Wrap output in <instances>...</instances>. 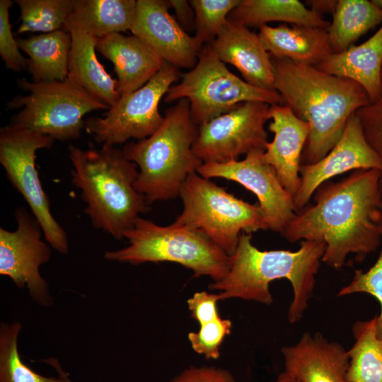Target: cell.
Returning <instances> with one entry per match:
<instances>
[{
  "label": "cell",
  "instance_id": "obj_1",
  "mask_svg": "<svg viewBox=\"0 0 382 382\" xmlns=\"http://www.w3.org/2000/svg\"><path fill=\"white\" fill-rule=\"evenodd\" d=\"M314 203L301 209L281 233L286 241L325 243L322 261L339 269L350 254L361 261L382 240L381 170H355L342 180L323 183Z\"/></svg>",
  "mask_w": 382,
  "mask_h": 382
},
{
  "label": "cell",
  "instance_id": "obj_2",
  "mask_svg": "<svg viewBox=\"0 0 382 382\" xmlns=\"http://www.w3.org/2000/svg\"><path fill=\"white\" fill-rule=\"evenodd\" d=\"M274 88L311 131L301 164L323 158L340 139L350 116L371 101L364 88L349 79L308 64L271 56Z\"/></svg>",
  "mask_w": 382,
  "mask_h": 382
},
{
  "label": "cell",
  "instance_id": "obj_3",
  "mask_svg": "<svg viewBox=\"0 0 382 382\" xmlns=\"http://www.w3.org/2000/svg\"><path fill=\"white\" fill-rule=\"evenodd\" d=\"M251 238V234H241L227 274L211 283L209 289L219 291L220 301L236 298L270 306L273 302L270 284L286 279L294 293L288 320L296 323L303 317L313 294L325 243L301 241L299 249L294 252L260 250L252 244Z\"/></svg>",
  "mask_w": 382,
  "mask_h": 382
},
{
  "label": "cell",
  "instance_id": "obj_4",
  "mask_svg": "<svg viewBox=\"0 0 382 382\" xmlns=\"http://www.w3.org/2000/svg\"><path fill=\"white\" fill-rule=\"evenodd\" d=\"M68 151L73 166L71 183L81 191L93 227L116 240L124 239L139 215L149 210L146 199L134 187L137 166L122 149L110 144L88 149L70 145Z\"/></svg>",
  "mask_w": 382,
  "mask_h": 382
},
{
  "label": "cell",
  "instance_id": "obj_5",
  "mask_svg": "<svg viewBox=\"0 0 382 382\" xmlns=\"http://www.w3.org/2000/svg\"><path fill=\"white\" fill-rule=\"evenodd\" d=\"M197 132L190 102L181 99L165 111L152 135L123 146L127 158L138 167L134 187L149 204L178 197L187 178L203 164L192 149Z\"/></svg>",
  "mask_w": 382,
  "mask_h": 382
},
{
  "label": "cell",
  "instance_id": "obj_6",
  "mask_svg": "<svg viewBox=\"0 0 382 382\" xmlns=\"http://www.w3.org/2000/svg\"><path fill=\"white\" fill-rule=\"evenodd\" d=\"M129 245L105 251L104 257L131 265L172 262L193 272V277L208 276L214 282L228 273L231 256L201 232L174 223L159 226L139 217L125 233Z\"/></svg>",
  "mask_w": 382,
  "mask_h": 382
},
{
  "label": "cell",
  "instance_id": "obj_7",
  "mask_svg": "<svg viewBox=\"0 0 382 382\" xmlns=\"http://www.w3.org/2000/svg\"><path fill=\"white\" fill-rule=\"evenodd\" d=\"M178 196L183 208L173 223L201 232L230 256L242 233L268 229L259 206L236 197L197 173L187 178Z\"/></svg>",
  "mask_w": 382,
  "mask_h": 382
},
{
  "label": "cell",
  "instance_id": "obj_8",
  "mask_svg": "<svg viewBox=\"0 0 382 382\" xmlns=\"http://www.w3.org/2000/svg\"><path fill=\"white\" fill-rule=\"evenodd\" d=\"M18 95L7 103L9 110H21L13 123L62 141L79 139L85 127L83 117L96 110H107V105L66 78L63 81H29L20 79Z\"/></svg>",
  "mask_w": 382,
  "mask_h": 382
},
{
  "label": "cell",
  "instance_id": "obj_9",
  "mask_svg": "<svg viewBox=\"0 0 382 382\" xmlns=\"http://www.w3.org/2000/svg\"><path fill=\"white\" fill-rule=\"evenodd\" d=\"M181 76L180 82L169 88L164 101L188 100L191 117L197 126L245 102L285 105L276 90L255 87L230 71L209 44L202 47L196 65Z\"/></svg>",
  "mask_w": 382,
  "mask_h": 382
},
{
  "label": "cell",
  "instance_id": "obj_10",
  "mask_svg": "<svg viewBox=\"0 0 382 382\" xmlns=\"http://www.w3.org/2000/svg\"><path fill=\"white\" fill-rule=\"evenodd\" d=\"M54 141L11 122L0 129V163L12 186L28 203L46 241L57 252L67 254L66 233L52 214L49 198L35 167L36 152L52 147Z\"/></svg>",
  "mask_w": 382,
  "mask_h": 382
},
{
  "label": "cell",
  "instance_id": "obj_11",
  "mask_svg": "<svg viewBox=\"0 0 382 382\" xmlns=\"http://www.w3.org/2000/svg\"><path fill=\"white\" fill-rule=\"evenodd\" d=\"M179 77L178 69L165 62L144 86L121 96L103 117L86 119L84 129L96 142L112 146L130 139L140 141L150 137L163 120L158 111L159 103Z\"/></svg>",
  "mask_w": 382,
  "mask_h": 382
},
{
  "label": "cell",
  "instance_id": "obj_12",
  "mask_svg": "<svg viewBox=\"0 0 382 382\" xmlns=\"http://www.w3.org/2000/svg\"><path fill=\"white\" fill-rule=\"evenodd\" d=\"M270 106L263 102H245L198 126L195 154L203 163H224L253 151H265Z\"/></svg>",
  "mask_w": 382,
  "mask_h": 382
},
{
  "label": "cell",
  "instance_id": "obj_13",
  "mask_svg": "<svg viewBox=\"0 0 382 382\" xmlns=\"http://www.w3.org/2000/svg\"><path fill=\"white\" fill-rule=\"evenodd\" d=\"M14 216L16 230L0 228V274L10 277L20 289L26 286L39 305L50 306L53 300L40 267L50 260L51 245L42 240V228L32 213L21 207Z\"/></svg>",
  "mask_w": 382,
  "mask_h": 382
},
{
  "label": "cell",
  "instance_id": "obj_14",
  "mask_svg": "<svg viewBox=\"0 0 382 382\" xmlns=\"http://www.w3.org/2000/svg\"><path fill=\"white\" fill-rule=\"evenodd\" d=\"M264 151H251L241 161L203 163L197 173L208 179L233 180L251 191L258 199L267 228L281 234L295 216L297 208L274 168L264 161Z\"/></svg>",
  "mask_w": 382,
  "mask_h": 382
},
{
  "label": "cell",
  "instance_id": "obj_15",
  "mask_svg": "<svg viewBox=\"0 0 382 382\" xmlns=\"http://www.w3.org/2000/svg\"><path fill=\"white\" fill-rule=\"evenodd\" d=\"M169 0H138L130 30L164 62L176 68H193L202 48L168 10Z\"/></svg>",
  "mask_w": 382,
  "mask_h": 382
},
{
  "label": "cell",
  "instance_id": "obj_16",
  "mask_svg": "<svg viewBox=\"0 0 382 382\" xmlns=\"http://www.w3.org/2000/svg\"><path fill=\"white\" fill-rule=\"evenodd\" d=\"M381 170V161L366 141L355 113L348 119L340 139L320 161L301 164V185L294 199L297 212L309 203L315 191L332 178L352 170Z\"/></svg>",
  "mask_w": 382,
  "mask_h": 382
},
{
  "label": "cell",
  "instance_id": "obj_17",
  "mask_svg": "<svg viewBox=\"0 0 382 382\" xmlns=\"http://www.w3.org/2000/svg\"><path fill=\"white\" fill-rule=\"evenodd\" d=\"M268 129L274 134L262 154L265 162L276 171L282 185L294 199L301 185L299 168L301 154L311 126L298 118L287 105H270Z\"/></svg>",
  "mask_w": 382,
  "mask_h": 382
},
{
  "label": "cell",
  "instance_id": "obj_18",
  "mask_svg": "<svg viewBox=\"0 0 382 382\" xmlns=\"http://www.w3.org/2000/svg\"><path fill=\"white\" fill-rule=\"evenodd\" d=\"M281 352L284 371L299 382H347V351L319 332H304L298 342Z\"/></svg>",
  "mask_w": 382,
  "mask_h": 382
},
{
  "label": "cell",
  "instance_id": "obj_19",
  "mask_svg": "<svg viewBox=\"0 0 382 382\" xmlns=\"http://www.w3.org/2000/svg\"><path fill=\"white\" fill-rule=\"evenodd\" d=\"M209 45L216 56L224 64L235 66L248 83L261 89L274 90L270 54L258 34L248 27L228 20Z\"/></svg>",
  "mask_w": 382,
  "mask_h": 382
},
{
  "label": "cell",
  "instance_id": "obj_20",
  "mask_svg": "<svg viewBox=\"0 0 382 382\" xmlns=\"http://www.w3.org/2000/svg\"><path fill=\"white\" fill-rule=\"evenodd\" d=\"M96 51L113 64L120 96L144 86L165 63L134 35L112 33L99 38Z\"/></svg>",
  "mask_w": 382,
  "mask_h": 382
},
{
  "label": "cell",
  "instance_id": "obj_21",
  "mask_svg": "<svg viewBox=\"0 0 382 382\" xmlns=\"http://www.w3.org/2000/svg\"><path fill=\"white\" fill-rule=\"evenodd\" d=\"M64 29L71 37L67 78L98 101L110 108L114 105L120 98L118 82L106 71L96 57L99 38L69 24L64 25Z\"/></svg>",
  "mask_w": 382,
  "mask_h": 382
},
{
  "label": "cell",
  "instance_id": "obj_22",
  "mask_svg": "<svg viewBox=\"0 0 382 382\" xmlns=\"http://www.w3.org/2000/svg\"><path fill=\"white\" fill-rule=\"evenodd\" d=\"M259 29L262 45L276 58L316 66L332 53L325 29L286 23L264 25Z\"/></svg>",
  "mask_w": 382,
  "mask_h": 382
},
{
  "label": "cell",
  "instance_id": "obj_23",
  "mask_svg": "<svg viewBox=\"0 0 382 382\" xmlns=\"http://www.w3.org/2000/svg\"><path fill=\"white\" fill-rule=\"evenodd\" d=\"M381 66L382 25L363 43L352 45L340 53H332L316 67L327 74L357 82L373 103L382 93Z\"/></svg>",
  "mask_w": 382,
  "mask_h": 382
},
{
  "label": "cell",
  "instance_id": "obj_24",
  "mask_svg": "<svg viewBox=\"0 0 382 382\" xmlns=\"http://www.w3.org/2000/svg\"><path fill=\"white\" fill-rule=\"evenodd\" d=\"M16 40L19 49L28 56V69L33 81H63L67 78L71 47L69 31L61 29Z\"/></svg>",
  "mask_w": 382,
  "mask_h": 382
},
{
  "label": "cell",
  "instance_id": "obj_25",
  "mask_svg": "<svg viewBox=\"0 0 382 382\" xmlns=\"http://www.w3.org/2000/svg\"><path fill=\"white\" fill-rule=\"evenodd\" d=\"M73 9L64 25L75 26L98 38L130 30L135 0H72Z\"/></svg>",
  "mask_w": 382,
  "mask_h": 382
},
{
  "label": "cell",
  "instance_id": "obj_26",
  "mask_svg": "<svg viewBox=\"0 0 382 382\" xmlns=\"http://www.w3.org/2000/svg\"><path fill=\"white\" fill-rule=\"evenodd\" d=\"M228 20L247 27H261L269 22L328 30L330 23L298 0H241Z\"/></svg>",
  "mask_w": 382,
  "mask_h": 382
},
{
  "label": "cell",
  "instance_id": "obj_27",
  "mask_svg": "<svg viewBox=\"0 0 382 382\" xmlns=\"http://www.w3.org/2000/svg\"><path fill=\"white\" fill-rule=\"evenodd\" d=\"M382 23V9L369 0H338L327 31L332 53L345 51Z\"/></svg>",
  "mask_w": 382,
  "mask_h": 382
},
{
  "label": "cell",
  "instance_id": "obj_28",
  "mask_svg": "<svg viewBox=\"0 0 382 382\" xmlns=\"http://www.w3.org/2000/svg\"><path fill=\"white\" fill-rule=\"evenodd\" d=\"M376 316L352 326L355 342L347 350V382H382V341L376 335Z\"/></svg>",
  "mask_w": 382,
  "mask_h": 382
},
{
  "label": "cell",
  "instance_id": "obj_29",
  "mask_svg": "<svg viewBox=\"0 0 382 382\" xmlns=\"http://www.w3.org/2000/svg\"><path fill=\"white\" fill-rule=\"evenodd\" d=\"M20 10L21 23L17 33L43 32L64 28L73 9L72 0H15Z\"/></svg>",
  "mask_w": 382,
  "mask_h": 382
},
{
  "label": "cell",
  "instance_id": "obj_30",
  "mask_svg": "<svg viewBox=\"0 0 382 382\" xmlns=\"http://www.w3.org/2000/svg\"><path fill=\"white\" fill-rule=\"evenodd\" d=\"M21 328V324L17 321L1 323L0 382H64L59 376L38 374L21 360L17 345Z\"/></svg>",
  "mask_w": 382,
  "mask_h": 382
},
{
  "label": "cell",
  "instance_id": "obj_31",
  "mask_svg": "<svg viewBox=\"0 0 382 382\" xmlns=\"http://www.w3.org/2000/svg\"><path fill=\"white\" fill-rule=\"evenodd\" d=\"M241 0H191L195 14V35L203 47L210 44L219 35L228 21L230 13Z\"/></svg>",
  "mask_w": 382,
  "mask_h": 382
},
{
  "label": "cell",
  "instance_id": "obj_32",
  "mask_svg": "<svg viewBox=\"0 0 382 382\" xmlns=\"http://www.w3.org/2000/svg\"><path fill=\"white\" fill-rule=\"evenodd\" d=\"M199 326L198 331L190 332L187 335L192 349L207 359H219L221 345L224 338L231 334L232 322L219 316Z\"/></svg>",
  "mask_w": 382,
  "mask_h": 382
},
{
  "label": "cell",
  "instance_id": "obj_33",
  "mask_svg": "<svg viewBox=\"0 0 382 382\" xmlns=\"http://www.w3.org/2000/svg\"><path fill=\"white\" fill-rule=\"evenodd\" d=\"M354 293H366L376 298L381 305V313L376 321V335L382 341V249L374 265L367 271H354L351 282L342 287L338 296Z\"/></svg>",
  "mask_w": 382,
  "mask_h": 382
},
{
  "label": "cell",
  "instance_id": "obj_34",
  "mask_svg": "<svg viewBox=\"0 0 382 382\" xmlns=\"http://www.w3.org/2000/svg\"><path fill=\"white\" fill-rule=\"evenodd\" d=\"M12 5L11 0H0V55L8 69L18 72L28 68V64L11 31L9 9Z\"/></svg>",
  "mask_w": 382,
  "mask_h": 382
},
{
  "label": "cell",
  "instance_id": "obj_35",
  "mask_svg": "<svg viewBox=\"0 0 382 382\" xmlns=\"http://www.w3.org/2000/svg\"><path fill=\"white\" fill-rule=\"evenodd\" d=\"M354 113L366 141L378 155L382 166V93L377 100L358 109ZM381 185L382 187V168Z\"/></svg>",
  "mask_w": 382,
  "mask_h": 382
},
{
  "label": "cell",
  "instance_id": "obj_36",
  "mask_svg": "<svg viewBox=\"0 0 382 382\" xmlns=\"http://www.w3.org/2000/svg\"><path fill=\"white\" fill-rule=\"evenodd\" d=\"M168 382H236L230 371L214 366H189Z\"/></svg>",
  "mask_w": 382,
  "mask_h": 382
},
{
  "label": "cell",
  "instance_id": "obj_37",
  "mask_svg": "<svg viewBox=\"0 0 382 382\" xmlns=\"http://www.w3.org/2000/svg\"><path fill=\"white\" fill-rule=\"evenodd\" d=\"M218 294L205 291L195 292L187 299V303L191 317L200 325L207 323L219 316L217 302Z\"/></svg>",
  "mask_w": 382,
  "mask_h": 382
},
{
  "label": "cell",
  "instance_id": "obj_38",
  "mask_svg": "<svg viewBox=\"0 0 382 382\" xmlns=\"http://www.w3.org/2000/svg\"><path fill=\"white\" fill-rule=\"evenodd\" d=\"M169 2L182 28L187 33L195 30V14L189 1L169 0Z\"/></svg>",
  "mask_w": 382,
  "mask_h": 382
},
{
  "label": "cell",
  "instance_id": "obj_39",
  "mask_svg": "<svg viewBox=\"0 0 382 382\" xmlns=\"http://www.w3.org/2000/svg\"><path fill=\"white\" fill-rule=\"evenodd\" d=\"M338 0H308L306 1L310 9L320 16L329 13L333 14Z\"/></svg>",
  "mask_w": 382,
  "mask_h": 382
},
{
  "label": "cell",
  "instance_id": "obj_40",
  "mask_svg": "<svg viewBox=\"0 0 382 382\" xmlns=\"http://www.w3.org/2000/svg\"><path fill=\"white\" fill-rule=\"evenodd\" d=\"M274 382H299L286 371L281 373Z\"/></svg>",
  "mask_w": 382,
  "mask_h": 382
},
{
  "label": "cell",
  "instance_id": "obj_41",
  "mask_svg": "<svg viewBox=\"0 0 382 382\" xmlns=\"http://www.w3.org/2000/svg\"><path fill=\"white\" fill-rule=\"evenodd\" d=\"M371 1L382 9V0H371Z\"/></svg>",
  "mask_w": 382,
  "mask_h": 382
},
{
  "label": "cell",
  "instance_id": "obj_42",
  "mask_svg": "<svg viewBox=\"0 0 382 382\" xmlns=\"http://www.w3.org/2000/svg\"><path fill=\"white\" fill-rule=\"evenodd\" d=\"M65 382H72V381H70V380L69 379V378L67 377V378H65Z\"/></svg>",
  "mask_w": 382,
  "mask_h": 382
},
{
  "label": "cell",
  "instance_id": "obj_43",
  "mask_svg": "<svg viewBox=\"0 0 382 382\" xmlns=\"http://www.w3.org/2000/svg\"><path fill=\"white\" fill-rule=\"evenodd\" d=\"M381 83H382V66H381Z\"/></svg>",
  "mask_w": 382,
  "mask_h": 382
}]
</instances>
